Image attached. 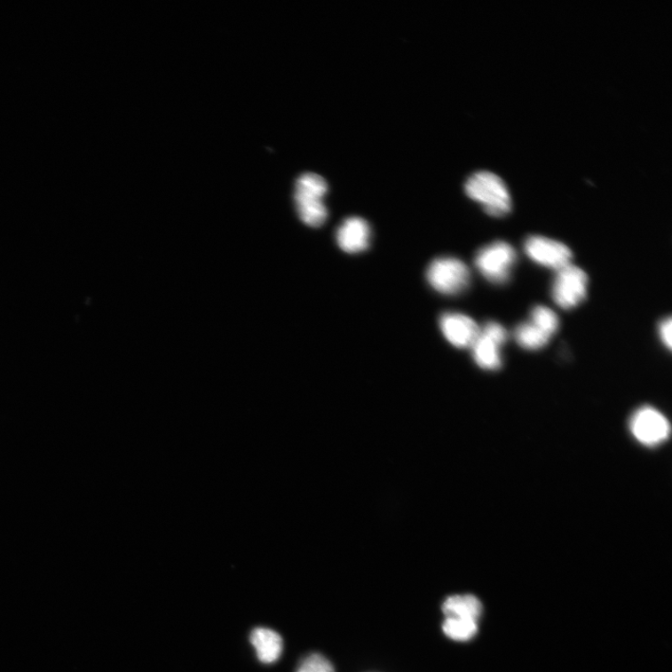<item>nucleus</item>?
<instances>
[{
  "label": "nucleus",
  "mask_w": 672,
  "mask_h": 672,
  "mask_svg": "<svg viewBox=\"0 0 672 672\" xmlns=\"http://www.w3.org/2000/svg\"><path fill=\"white\" fill-rule=\"evenodd\" d=\"M328 192L326 180L316 173L302 174L295 186V204L300 220L306 225L320 227L328 217L324 196Z\"/></svg>",
  "instance_id": "obj_1"
},
{
  "label": "nucleus",
  "mask_w": 672,
  "mask_h": 672,
  "mask_svg": "<svg viewBox=\"0 0 672 672\" xmlns=\"http://www.w3.org/2000/svg\"><path fill=\"white\" fill-rule=\"evenodd\" d=\"M465 193L493 217H504L512 210V199L504 181L496 174L479 171L465 183Z\"/></svg>",
  "instance_id": "obj_2"
},
{
  "label": "nucleus",
  "mask_w": 672,
  "mask_h": 672,
  "mask_svg": "<svg viewBox=\"0 0 672 672\" xmlns=\"http://www.w3.org/2000/svg\"><path fill=\"white\" fill-rule=\"evenodd\" d=\"M517 261V251L510 244L496 241L478 250L475 265L489 282L502 285L510 281Z\"/></svg>",
  "instance_id": "obj_3"
},
{
  "label": "nucleus",
  "mask_w": 672,
  "mask_h": 672,
  "mask_svg": "<svg viewBox=\"0 0 672 672\" xmlns=\"http://www.w3.org/2000/svg\"><path fill=\"white\" fill-rule=\"evenodd\" d=\"M429 284L445 296H458L465 292L470 282L468 266L461 260L442 257L433 260L427 269Z\"/></svg>",
  "instance_id": "obj_4"
},
{
  "label": "nucleus",
  "mask_w": 672,
  "mask_h": 672,
  "mask_svg": "<svg viewBox=\"0 0 672 672\" xmlns=\"http://www.w3.org/2000/svg\"><path fill=\"white\" fill-rule=\"evenodd\" d=\"M589 279L584 270L573 265L557 271L552 285V298L563 310H573L587 298Z\"/></svg>",
  "instance_id": "obj_5"
},
{
  "label": "nucleus",
  "mask_w": 672,
  "mask_h": 672,
  "mask_svg": "<svg viewBox=\"0 0 672 672\" xmlns=\"http://www.w3.org/2000/svg\"><path fill=\"white\" fill-rule=\"evenodd\" d=\"M507 339L508 333L502 324L496 321L486 323L471 347L477 365L487 371L499 370L502 366V347Z\"/></svg>",
  "instance_id": "obj_6"
},
{
  "label": "nucleus",
  "mask_w": 672,
  "mask_h": 672,
  "mask_svg": "<svg viewBox=\"0 0 672 672\" xmlns=\"http://www.w3.org/2000/svg\"><path fill=\"white\" fill-rule=\"evenodd\" d=\"M629 429L635 439L645 447H657L664 443L670 434V425L659 410L644 407L631 416Z\"/></svg>",
  "instance_id": "obj_7"
},
{
  "label": "nucleus",
  "mask_w": 672,
  "mask_h": 672,
  "mask_svg": "<svg viewBox=\"0 0 672 672\" xmlns=\"http://www.w3.org/2000/svg\"><path fill=\"white\" fill-rule=\"evenodd\" d=\"M524 249L534 263L557 271L569 265L573 258V253L566 245L541 235H532L526 239Z\"/></svg>",
  "instance_id": "obj_8"
},
{
  "label": "nucleus",
  "mask_w": 672,
  "mask_h": 672,
  "mask_svg": "<svg viewBox=\"0 0 672 672\" xmlns=\"http://www.w3.org/2000/svg\"><path fill=\"white\" fill-rule=\"evenodd\" d=\"M440 328L447 340L458 349L473 347L480 334L479 326L473 319L456 312L443 314Z\"/></svg>",
  "instance_id": "obj_9"
},
{
  "label": "nucleus",
  "mask_w": 672,
  "mask_h": 672,
  "mask_svg": "<svg viewBox=\"0 0 672 672\" xmlns=\"http://www.w3.org/2000/svg\"><path fill=\"white\" fill-rule=\"evenodd\" d=\"M370 241L371 228L362 217H348L337 229L336 242L344 252L355 254L366 251L370 246Z\"/></svg>",
  "instance_id": "obj_10"
},
{
  "label": "nucleus",
  "mask_w": 672,
  "mask_h": 672,
  "mask_svg": "<svg viewBox=\"0 0 672 672\" xmlns=\"http://www.w3.org/2000/svg\"><path fill=\"white\" fill-rule=\"evenodd\" d=\"M249 642L256 649L258 660L264 664L275 663L282 655L283 640L273 629H254L249 635Z\"/></svg>",
  "instance_id": "obj_11"
},
{
  "label": "nucleus",
  "mask_w": 672,
  "mask_h": 672,
  "mask_svg": "<svg viewBox=\"0 0 672 672\" xmlns=\"http://www.w3.org/2000/svg\"><path fill=\"white\" fill-rule=\"evenodd\" d=\"M446 617L478 621L482 613V605L473 595H454L443 604Z\"/></svg>",
  "instance_id": "obj_12"
},
{
  "label": "nucleus",
  "mask_w": 672,
  "mask_h": 672,
  "mask_svg": "<svg viewBox=\"0 0 672 672\" xmlns=\"http://www.w3.org/2000/svg\"><path fill=\"white\" fill-rule=\"evenodd\" d=\"M519 346L526 351H538L547 346L551 336L542 331L532 321L522 322L514 333Z\"/></svg>",
  "instance_id": "obj_13"
},
{
  "label": "nucleus",
  "mask_w": 672,
  "mask_h": 672,
  "mask_svg": "<svg viewBox=\"0 0 672 672\" xmlns=\"http://www.w3.org/2000/svg\"><path fill=\"white\" fill-rule=\"evenodd\" d=\"M443 631L448 638L454 641L467 642L473 639L478 634V621H475L446 617Z\"/></svg>",
  "instance_id": "obj_14"
},
{
  "label": "nucleus",
  "mask_w": 672,
  "mask_h": 672,
  "mask_svg": "<svg viewBox=\"0 0 672 672\" xmlns=\"http://www.w3.org/2000/svg\"><path fill=\"white\" fill-rule=\"evenodd\" d=\"M544 333L552 337L559 328V319L551 308L536 305L531 312V320Z\"/></svg>",
  "instance_id": "obj_15"
},
{
  "label": "nucleus",
  "mask_w": 672,
  "mask_h": 672,
  "mask_svg": "<svg viewBox=\"0 0 672 672\" xmlns=\"http://www.w3.org/2000/svg\"><path fill=\"white\" fill-rule=\"evenodd\" d=\"M296 672H335L331 662L320 653H312L304 659Z\"/></svg>",
  "instance_id": "obj_16"
},
{
  "label": "nucleus",
  "mask_w": 672,
  "mask_h": 672,
  "mask_svg": "<svg viewBox=\"0 0 672 672\" xmlns=\"http://www.w3.org/2000/svg\"><path fill=\"white\" fill-rule=\"evenodd\" d=\"M660 339L665 346L671 350L672 346V321L670 318L664 320L660 325Z\"/></svg>",
  "instance_id": "obj_17"
}]
</instances>
